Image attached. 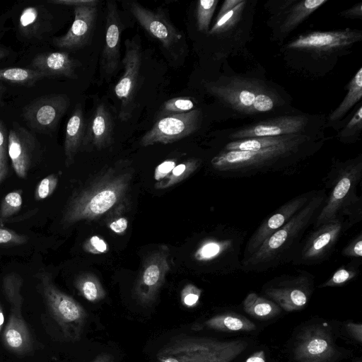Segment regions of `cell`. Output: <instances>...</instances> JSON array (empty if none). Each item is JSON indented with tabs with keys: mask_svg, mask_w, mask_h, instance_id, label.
Wrapping results in <instances>:
<instances>
[{
	"mask_svg": "<svg viewBox=\"0 0 362 362\" xmlns=\"http://www.w3.org/2000/svg\"><path fill=\"white\" fill-rule=\"evenodd\" d=\"M108 226L115 233L122 234L128 227V220L124 217H119L110 222Z\"/></svg>",
	"mask_w": 362,
	"mask_h": 362,
	"instance_id": "681fc988",
	"label": "cell"
},
{
	"mask_svg": "<svg viewBox=\"0 0 362 362\" xmlns=\"http://www.w3.org/2000/svg\"><path fill=\"white\" fill-rule=\"evenodd\" d=\"M8 152L16 175L21 179H25L40 158V146L30 131L13 122L8 132Z\"/></svg>",
	"mask_w": 362,
	"mask_h": 362,
	"instance_id": "e0dca14e",
	"label": "cell"
},
{
	"mask_svg": "<svg viewBox=\"0 0 362 362\" xmlns=\"http://www.w3.org/2000/svg\"><path fill=\"white\" fill-rule=\"evenodd\" d=\"M6 87L3 85L2 82H0V106L3 105L2 98L6 92Z\"/></svg>",
	"mask_w": 362,
	"mask_h": 362,
	"instance_id": "6f0895ef",
	"label": "cell"
},
{
	"mask_svg": "<svg viewBox=\"0 0 362 362\" xmlns=\"http://www.w3.org/2000/svg\"><path fill=\"white\" fill-rule=\"evenodd\" d=\"M307 123L308 118L304 116H282L246 127L235 132L230 137L238 140L297 134Z\"/></svg>",
	"mask_w": 362,
	"mask_h": 362,
	"instance_id": "603a6c76",
	"label": "cell"
},
{
	"mask_svg": "<svg viewBox=\"0 0 362 362\" xmlns=\"http://www.w3.org/2000/svg\"><path fill=\"white\" fill-rule=\"evenodd\" d=\"M170 250L160 245L145 259L134 287L136 298L144 304L155 301L170 269Z\"/></svg>",
	"mask_w": 362,
	"mask_h": 362,
	"instance_id": "2e32d148",
	"label": "cell"
},
{
	"mask_svg": "<svg viewBox=\"0 0 362 362\" xmlns=\"http://www.w3.org/2000/svg\"><path fill=\"white\" fill-rule=\"evenodd\" d=\"M344 217L337 216L314 229L302 240L291 262L293 264L311 265L327 260L342 232L345 231Z\"/></svg>",
	"mask_w": 362,
	"mask_h": 362,
	"instance_id": "8fae6325",
	"label": "cell"
},
{
	"mask_svg": "<svg viewBox=\"0 0 362 362\" xmlns=\"http://www.w3.org/2000/svg\"><path fill=\"white\" fill-rule=\"evenodd\" d=\"M341 16L345 18H356L362 17V4L360 2L353 7L344 11L341 13Z\"/></svg>",
	"mask_w": 362,
	"mask_h": 362,
	"instance_id": "f907efd6",
	"label": "cell"
},
{
	"mask_svg": "<svg viewBox=\"0 0 362 362\" xmlns=\"http://www.w3.org/2000/svg\"><path fill=\"white\" fill-rule=\"evenodd\" d=\"M8 131L0 119V186L8 174Z\"/></svg>",
	"mask_w": 362,
	"mask_h": 362,
	"instance_id": "60d3db41",
	"label": "cell"
},
{
	"mask_svg": "<svg viewBox=\"0 0 362 362\" xmlns=\"http://www.w3.org/2000/svg\"><path fill=\"white\" fill-rule=\"evenodd\" d=\"M113 119L104 103L96 106L88 122L86 123L85 132L81 151L102 150L113 142Z\"/></svg>",
	"mask_w": 362,
	"mask_h": 362,
	"instance_id": "7402d4cb",
	"label": "cell"
},
{
	"mask_svg": "<svg viewBox=\"0 0 362 362\" xmlns=\"http://www.w3.org/2000/svg\"><path fill=\"white\" fill-rule=\"evenodd\" d=\"M23 284V278L15 272L6 274L2 281L3 292L10 305V315L2 339L6 348L16 354L28 353L32 348L30 331L21 313Z\"/></svg>",
	"mask_w": 362,
	"mask_h": 362,
	"instance_id": "ba28073f",
	"label": "cell"
},
{
	"mask_svg": "<svg viewBox=\"0 0 362 362\" xmlns=\"http://www.w3.org/2000/svg\"><path fill=\"white\" fill-rule=\"evenodd\" d=\"M308 141L306 136L296 134L287 141L255 151H223L211 164L215 170L233 177L278 170L305 156Z\"/></svg>",
	"mask_w": 362,
	"mask_h": 362,
	"instance_id": "3957f363",
	"label": "cell"
},
{
	"mask_svg": "<svg viewBox=\"0 0 362 362\" xmlns=\"http://www.w3.org/2000/svg\"><path fill=\"white\" fill-rule=\"evenodd\" d=\"M4 324V314L2 309V306L0 303V332L3 327V325Z\"/></svg>",
	"mask_w": 362,
	"mask_h": 362,
	"instance_id": "680465c9",
	"label": "cell"
},
{
	"mask_svg": "<svg viewBox=\"0 0 362 362\" xmlns=\"http://www.w3.org/2000/svg\"><path fill=\"white\" fill-rule=\"evenodd\" d=\"M124 67L121 76L114 87V92L119 100V118L121 121L129 120L135 109L137 84L141 67L142 49L138 35L124 41Z\"/></svg>",
	"mask_w": 362,
	"mask_h": 362,
	"instance_id": "9c48e42d",
	"label": "cell"
},
{
	"mask_svg": "<svg viewBox=\"0 0 362 362\" xmlns=\"http://www.w3.org/2000/svg\"><path fill=\"white\" fill-rule=\"evenodd\" d=\"M114 357L112 355L107 353H103L98 355L91 362H113Z\"/></svg>",
	"mask_w": 362,
	"mask_h": 362,
	"instance_id": "11a10c76",
	"label": "cell"
},
{
	"mask_svg": "<svg viewBox=\"0 0 362 362\" xmlns=\"http://www.w3.org/2000/svg\"><path fill=\"white\" fill-rule=\"evenodd\" d=\"M358 269L352 265H344L339 267L329 279L322 284L320 287H335L342 286L354 279L358 274Z\"/></svg>",
	"mask_w": 362,
	"mask_h": 362,
	"instance_id": "ab89813d",
	"label": "cell"
},
{
	"mask_svg": "<svg viewBox=\"0 0 362 362\" xmlns=\"http://www.w3.org/2000/svg\"><path fill=\"white\" fill-rule=\"evenodd\" d=\"M245 2V1L243 0L232 10L226 13L220 18H216L215 23L209 30V34L222 33L233 28L240 20Z\"/></svg>",
	"mask_w": 362,
	"mask_h": 362,
	"instance_id": "d590c367",
	"label": "cell"
},
{
	"mask_svg": "<svg viewBox=\"0 0 362 362\" xmlns=\"http://www.w3.org/2000/svg\"><path fill=\"white\" fill-rule=\"evenodd\" d=\"M35 277L45 303L64 334L71 341H78L87 318L84 308L57 287L49 272H37Z\"/></svg>",
	"mask_w": 362,
	"mask_h": 362,
	"instance_id": "5b68a950",
	"label": "cell"
},
{
	"mask_svg": "<svg viewBox=\"0 0 362 362\" xmlns=\"http://www.w3.org/2000/svg\"><path fill=\"white\" fill-rule=\"evenodd\" d=\"M338 216H347L345 220V230L349 229L355 223L361 221L362 218V200L361 197L356 194L341 209Z\"/></svg>",
	"mask_w": 362,
	"mask_h": 362,
	"instance_id": "f35d334b",
	"label": "cell"
},
{
	"mask_svg": "<svg viewBox=\"0 0 362 362\" xmlns=\"http://www.w3.org/2000/svg\"><path fill=\"white\" fill-rule=\"evenodd\" d=\"M30 66L47 77L76 79V69L81 66V63L66 52H47L37 54L33 59Z\"/></svg>",
	"mask_w": 362,
	"mask_h": 362,
	"instance_id": "cb8c5ba5",
	"label": "cell"
},
{
	"mask_svg": "<svg viewBox=\"0 0 362 362\" xmlns=\"http://www.w3.org/2000/svg\"><path fill=\"white\" fill-rule=\"evenodd\" d=\"M28 238L8 228L0 226V247L15 246L26 243Z\"/></svg>",
	"mask_w": 362,
	"mask_h": 362,
	"instance_id": "7bdbcfd3",
	"label": "cell"
},
{
	"mask_svg": "<svg viewBox=\"0 0 362 362\" xmlns=\"http://www.w3.org/2000/svg\"><path fill=\"white\" fill-rule=\"evenodd\" d=\"M22 194L23 190L18 189L4 196L0 204V218L9 221L10 217L19 212L23 204Z\"/></svg>",
	"mask_w": 362,
	"mask_h": 362,
	"instance_id": "8d00e7d4",
	"label": "cell"
},
{
	"mask_svg": "<svg viewBox=\"0 0 362 362\" xmlns=\"http://www.w3.org/2000/svg\"><path fill=\"white\" fill-rule=\"evenodd\" d=\"M194 102L188 97H177L166 100L161 105L158 119L167 116L187 112L194 110Z\"/></svg>",
	"mask_w": 362,
	"mask_h": 362,
	"instance_id": "e575fe53",
	"label": "cell"
},
{
	"mask_svg": "<svg viewBox=\"0 0 362 362\" xmlns=\"http://www.w3.org/2000/svg\"><path fill=\"white\" fill-rule=\"evenodd\" d=\"M349 334L359 342L362 341V325L354 322H349L346 325Z\"/></svg>",
	"mask_w": 362,
	"mask_h": 362,
	"instance_id": "816d5d0a",
	"label": "cell"
},
{
	"mask_svg": "<svg viewBox=\"0 0 362 362\" xmlns=\"http://www.w3.org/2000/svg\"><path fill=\"white\" fill-rule=\"evenodd\" d=\"M176 158H171L159 164L155 169V179L158 182L166 177L176 165Z\"/></svg>",
	"mask_w": 362,
	"mask_h": 362,
	"instance_id": "c3c4849f",
	"label": "cell"
},
{
	"mask_svg": "<svg viewBox=\"0 0 362 362\" xmlns=\"http://www.w3.org/2000/svg\"><path fill=\"white\" fill-rule=\"evenodd\" d=\"M327 197L325 189L315 195L286 224L269 236L248 257L241 260L244 272H265L291 262L305 231L314 223Z\"/></svg>",
	"mask_w": 362,
	"mask_h": 362,
	"instance_id": "7a4b0ae2",
	"label": "cell"
},
{
	"mask_svg": "<svg viewBox=\"0 0 362 362\" xmlns=\"http://www.w3.org/2000/svg\"><path fill=\"white\" fill-rule=\"evenodd\" d=\"M362 128V107L360 106L346 126L341 132V138H349L359 132Z\"/></svg>",
	"mask_w": 362,
	"mask_h": 362,
	"instance_id": "f6af8a7d",
	"label": "cell"
},
{
	"mask_svg": "<svg viewBox=\"0 0 362 362\" xmlns=\"http://www.w3.org/2000/svg\"><path fill=\"white\" fill-rule=\"evenodd\" d=\"M7 222H10V221L0 218V226H4V223H6Z\"/></svg>",
	"mask_w": 362,
	"mask_h": 362,
	"instance_id": "91938a15",
	"label": "cell"
},
{
	"mask_svg": "<svg viewBox=\"0 0 362 362\" xmlns=\"http://www.w3.org/2000/svg\"><path fill=\"white\" fill-rule=\"evenodd\" d=\"M330 173L327 185L332 189L313 224V229L337 217L356 194V187L362 177V160L355 159L340 164Z\"/></svg>",
	"mask_w": 362,
	"mask_h": 362,
	"instance_id": "52a82bcc",
	"label": "cell"
},
{
	"mask_svg": "<svg viewBox=\"0 0 362 362\" xmlns=\"http://www.w3.org/2000/svg\"><path fill=\"white\" fill-rule=\"evenodd\" d=\"M361 39V33L349 28L327 32L315 31L302 35L291 42L288 48L329 52L353 45Z\"/></svg>",
	"mask_w": 362,
	"mask_h": 362,
	"instance_id": "ffe728a7",
	"label": "cell"
},
{
	"mask_svg": "<svg viewBox=\"0 0 362 362\" xmlns=\"http://www.w3.org/2000/svg\"><path fill=\"white\" fill-rule=\"evenodd\" d=\"M316 192L312 190L298 194L266 218L247 240L242 259L250 256L269 236L291 219L308 204Z\"/></svg>",
	"mask_w": 362,
	"mask_h": 362,
	"instance_id": "d6986e66",
	"label": "cell"
},
{
	"mask_svg": "<svg viewBox=\"0 0 362 362\" xmlns=\"http://www.w3.org/2000/svg\"><path fill=\"white\" fill-rule=\"evenodd\" d=\"M128 6L138 23L165 50L175 56L180 53V48L184 49L182 34L161 10H150L135 1L129 2Z\"/></svg>",
	"mask_w": 362,
	"mask_h": 362,
	"instance_id": "4fadbf2b",
	"label": "cell"
},
{
	"mask_svg": "<svg viewBox=\"0 0 362 362\" xmlns=\"http://www.w3.org/2000/svg\"><path fill=\"white\" fill-rule=\"evenodd\" d=\"M59 182L57 174L52 173L44 177L37 185L35 191L36 201H42L50 197L56 189Z\"/></svg>",
	"mask_w": 362,
	"mask_h": 362,
	"instance_id": "b9f144b4",
	"label": "cell"
},
{
	"mask_svg": "<svg viewBox=\"0 0 362 362\" xmlns=\"http://www.w3.org/2000/svg\"><path fill=\"white\" fill-rule=\"evenodd\" d=\"M75 288L85 299L96 303L106 296V292L95 275L85 272L78 275L74 281Z\"/></svg>",
	"mask_w": 362,
	"mask_h": 362,
	"instance_id": "1f68e13d",
	"label": "cell"
},
{
	"mask_svg": "<svg viewBox=\"0 0 362 362\" xmlns=\"http://www.w3.org/2000/svg\"><path fill=\"white\" fill-rule=\"evenodd\" d=\"M202 291L196 286L189 284H187L181 291L182 304L188 308L197 306L199 302V298Z\"/></svg>",
	"mask_w": 362,
	"mask_h": 362,
	"instance_id": "ee69618b",
	"label": "cell"
},
{
	"mask_svg": "<svg viewBox=\"0 0 362 362\" xmlns=\"http://www.w3.org/2000/svg\"><path fill=\"white\" fill-rule=\"evenodd\" d=\"M123 28L116 2L107 1L105 35L100 59V78L103 81H109L118 69Z\"/></svg>",
	"mask_w": 362,
	"mask_h": 362,
	"instance_id": "ac0fdd59",
	"label": "cell"
},
{
	"mask_svg": "<svg viewBox=\"0 0 362 362\" xmlns=\"http://www.w3.org/2000/svg\"><path fill=\"white\" fill-rule=\"evenodd\" d=\"M217 0H200L197 1L196 18L197 28L201 32H209L211 20L216 8Z\"/></svg>",
	"mask_w": 362,
	"mask_h": 362,
	"instance_id": "74e56055",
	"label": "cell"
},
{
	"mask_svg": "<svg viewBox=\"0 0 362 362\" xmlns=\"http://www.w3.org/2000/svg\"><path fill=\"white\" fill-rule=\"evenodd\" d=\"M296 272V274L276 277L264 289L269 300L286 312L303 308L312 291L313 276L307 271Z\"/></svg>",
	"mask_w": 362,
	"mask_h": 362,
	"instance_id": "7c38bea8",
	"label": "cell"
},
{
	"mask_svg": "<svg viewBox=\"0 0 362 362\" xmlns=\"http://www.w3.org/2000/svg\"><path fill=\"white\" fill-rule=\"evenodd\" d=\"M347 93L340 105L332 112L329 119L341 118L362 97V68H360L346 86Z\"/></svg>",
	"mask_w": 362,
	"mask_h": 362,
	"instance_id": "d6a6232c",
	"label": "cell"
},
{
	"mask_svg": "<svg viewBox=\"0 0 362 362\" xmlns=\"http://www.w3.org/2000/svg\"><path fill=\"white\" fill-rule=\"evenodd\" d=\"M47 78L42 72L30 68L8 67L0 69V82L31 87L37 81Z\"/></svg>",
	"mask_w": 362,
	"mask_h": 362,
	"instance_id": "f546056e",
	"label": "cell"
},
{
	"mask_svg": "<svg viewBox=\"0 0 362 362\" xmlns=\"http://www.w3.org/2000/svg\"><path fill=\"white\" fill-rule=\"evenodd\" d=\"M206 90L240 112L254 114L272 110L276 100L274 93L257 82L230 78L206 84Z\"/></svg>",
	"mask_w": 362,
	"mask_h": 362,
	"instance_id": "277c9868",
	"label": "cell"
},
{
	"mask_svg": "<svg viewBox=\"0 0 362 362\" xmlns=\"http://www.w3.org/2000/svg\"><path fill=\"white\" fill-rule=\"evenodd\" d=\"M296 134L279 136H262L238 139L226 144L224 148V151H255L265 148L279 145L281 143L290 140Z\"/></svg>",
	"mask_w": 362,
	"mask_h": 362,
	"instance_id": "f1b7e54d",
	"label": "cell"
},
{
	"mask_svg": "<svg viewBox=\"0 0 362 362\" xmlns=\"http://www.w3.org/2000/svg\"><path fill=\"white\" fill-rule=\"evenodd\" d=\"M53 17L42 5L24 8L18 18V30L28 40H41L52 29Z\"/></svg>",
	"mask_w": 362,
	"mask_h": 362,
	"instance_id": "d4e9b609",
	"label": "cell"
},
{
	"mask_svg": "<svg viewBox=\"0 0 362 362\" xmlns=\"http://www.w3.org/2000/svg\"><path fill=\"white\" fill-rule=\"evenodd\" d=\"M133 175L128 160H119L106 169L71 196L63 211L62 224L70 226L81 221L98 219L119 206Z\"/></svg>",
	"mask_w": 362,
	"mask_h": 362,
	"instance_id": "6da1fadb",
	"label": "cell"
},
{
	"mask_svg": "<svg viewBox=\"0 0 362 362\" xmlns=\"http://www.w3.org/2000/svg\"><path fill=\"white\" fill-rule=\"evenodd\" d=\"M202 112L198 109L158 119L141 137L140 144L148 146L156 144H170L184 139L199 127Z\"/></svg>",
	"mask_w": 362,
	"mask_h": 362,
	"instance_id": "5bb4252c",
	"label": "cell"
},
{
	"mask_svg": "<svg viewBox=\"0 0 362 362\" xmlns=\"http://www.w3.org/2000/svg\"><path fill=\"white\" fill-rule=\"evenodd\" d=\"M202 161L197 158H189L176 165L170 174L156 182L155 187L164 189L182 182L192 175L200 165Z\"/></svg>",
	"mask_w": 362,
	"mask_h": 362,
	"instance_id": "836d02e7",
	"label": "cell"
},
{
	"mask_svg": "<svg viewBox=\"0 0 362 362\" xmlns=\"http://www.w3.org/2000/svg\"><path fill=\"white\" fill-rule=\"evenodd\" d=\"M247 346L242 339L184 337L173 340L160 351L174 356L180 362H232Z\"/></svg>",
	"mask_w": 362,
	"mask_h": 362,
	"instance_id": "8992f818",
	"label": "cell"
},
{
	"mask_svg": "<svg viewBox=\"0 0 362 362\" xmlns=\"http://www.w3.org/2000/svg\"><path fill=\"white\" fill-rule=\"evenodd\" d=\"M243 0H226L224 1L222 6L217 15L216 18H220L226 13L230 11L233 8H235L238 4H239Z\"/></svg>",
	"mask_w": 362,
	"mask_h": 362,
	"instance_id": "f5cc1de1",
	"label": "cell"
},
{
	"mask_svg": "<svg viewBox=\"0 0 362 362\" xmlns=\"http://www.w3.org/2000/svg\"><path fill=\"white\" fill-rule=\"evenodd\" d=\"M83 249L88 253L102 254L107 252L108 245L100 237L93 235L85 241Z\"/></svg>",
	"mask_w": 362,
	"mask_h": 362,
	"instance_id": "bcb514c9",
	"label": "cell"
},
{
	"mask_svg": "<svg viewBox=\"0 0 362 362\" xmlns=\"http://www.w3.org/2000/svg\"><path fill=\"white\" fill-rule=\"evenodd\" d=\"M159 362V361H158Z\"/></svg>",
	"mask_w": 362,
	"mask_h": 362,
	"instance_id": "94428289",
	"label": "cell"
},
{
	"mask_svg": "<svg viewBox=\"0 0 362 362\" xmlns=\"http://www.w3.org/2000/svg\"><path fill=\"white\" fill-rule=\"evenodd\" d=\"M49 3L74 7V18L68 31L54 37L53 45L61 49H78L90 45L96 24L98 0H51Z\"/></svg>",
	"mask_w": 362,
	"mask_h": 362,
	"instance_id": "30bf717a",
	"label": "cell"
},
{
	"mask_svg": "<svg viewBox=\"0 0 362 362\" xmlns=\"http://www.w3.org/2000/svg\"><path fill=\"white\" fill-rule=\"evenodd\" d=\"M245 311L257 319H269L281 312V308L272 300L250 293L243 300Z\"/></svg>",
	"mask_w": 362,
	"mask_h": 362,
	"instance_id": "83f0119b",
	"label": "cell"
},
{
	"mask_svg": "<svg viewBox=\"0 0 362 362\" xmlns=\"http://www.w3.org/2000/svg\"><path fill=\"white\" fill-rule=\"evenodd\" d=\"M69 103V98L65 94L42 95L23 107L22 117L33 130L49 134L55 130Z\"/></svg>",
	"mask_w": 362,
	"mask_h": 362,
	"instance_id": "9a60e30c",
	"label": "cell"
},
{
	"mask_svg": "<svg viewBox=\"0 0 362 362\" xmlns=\"http://www.w3.org/2000/svg\"><path fill=\"white\" fill-rule=\"evenodd\" d=\"M341 255L349 258H361L362 234L360 233L354 237L341 250Z\"/></svg>",
	"mask_w": 362,
	"mask_h": 362,
	"instance_id": "7dc6e473",
	"label": "cell"
},
{
	"mask_svg": "<svg viewBox=\"0 0 362 362\" xmlns=\"http://www.w3.org/2000/svg\"><path fill=\"white\" fill-rule=\"evenodd\" d=\"M245 362H266V356L264 351L260 350L252 354Z\"/></svg>",
	"mask_w": 362,
	"mask_h": 362,
	"instance_id": "db71d44e",
	"label": "cell"
},
{
	"mask_svg": "<svg viewBox=\"0 0 362 362\" xmlns=\"http://www.w3.org/2000/svg\"><path fill=\"white\" fill-rule=\"evenodd\" d=\"M86 127V122L82 105L77 104L69 118L64 142L66 165H71L76 155L81 151Z\"/></svg>",
	"mask_w": 362,
	"mask_h": 362,
	"instance_id": "484cf974",
	"label": "cell"
},
{
	"mask_svg": "<svg viewBox=\"0 0 362 362\" xmlns=\"http://www.w3.org/2000/svg\"><path fill=\"white\" fill-rule=\"evenodd\" d=\"M335 350L330 333L321 326H312L300 336L294 349L298 362H326Z\"/></svg>",
	"mask_w": 362,
	"mask_h": 362,
	"instance_id": "44dd1931",
	"label": "cell"
},
{
	"mask_svg": "<svg viewBox=\"0 0 362 362\" xmlns=\"http://www.w3.org/2000/svg\"><path fill=\"white\" fill-rule=\"evenodd\" d=\"M327 0L300 1L293 6L282 22L281 30L289 33Z\"/></svg>",
	"mask_w": 362,
	"mask_h": 362,
	"instance_id": "4dcf8cb0",
	"label": "cell"
},
{
	"mask_svg": "<svg viewBox=\"0 0 362 362\" xmlns=\"http://www.w3.org/2000/svg\"><path fill=\"white\" fill-rule=\"evenodd\" d=\"M207 329L223 332H249L255 329V325L240 315L224 313L215 315L203 323Z\"/></svg>",
	"mask_w": 362,
	"mask_h": 362,
	"instance_id": "4316f807",
	"label": "cell"
},
{
	"mask_svg": "<svg viewBox=\"0 0 362 362\" xmlns=\"http://www.w3.org/2000/svg\"><path fill=\"white\" fill-rule=\"evenodd\" d=\"M10 54V50L3 45L0 44V60L6 57Z\"/></svg>",
	"mask_w": 362,
	"mask_h": 362,
	"instance_id": "9f6ffc18",
	"label": "cell"
}]
</instances>
